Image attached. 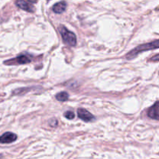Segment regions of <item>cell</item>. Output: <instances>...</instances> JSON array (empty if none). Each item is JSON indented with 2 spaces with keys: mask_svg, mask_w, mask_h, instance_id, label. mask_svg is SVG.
Wrapping results in <instances>:
<instances>
[{
  "mask_svg": "<svg viewBox=\"0 0 159 159\" xmlns=\"http://www.w3.org/2000/svg\"><path fill=\"white\" fill-rule=\"evenodd\" d=\"M158 40H156L153 42H150L148 43H145V44L140 45V46L137 47L134 49L132 50L131 51L128 53L126 56V58L127 59H132L134 57H136L138 54L141 52H144V51H149V50L152 49H158Z\"/></svg>",
  "mask_w": 159,
  "mask_h": 159,
  "instance_id": "6da1fadb",
  "label": "cell"
},
{
  "mask_svg": "<svg viewBox=\"0 0 159 159\" xmlns=\"http://www.w3.org/2000/svg\"><path fill=\"white\" fill-rule=\"evenodd\" d=\"M59 32L61 35L62 40L65 43L71 47L75 46L77 43V39H76V36L74 33L69 31L65 26H62V25L59 26Z\"/></svg>",
  "mask_w": 159,
  "mask_h": 159,
  "instance_id": "7a4b0ae2",
  "label": "cell"
},
{
  "mask_svg": "<svg viewBox=\"0 0 159 159\" xmlns=\"http://www.w3.org/2000/svg\"><path fill=\"white\" fill-rule=\"evenodd\" d=\"M31 61V59L29 56L24 55V54H20L18 57L15 58L10 59L4 61V64L6 65H25L28 64Z\"/></svg>",
  "mask_w": 159,
  "mask_h": 159,
  "instance_id": "3957f363",
  "label": "cell"
},
{
  "mask_svg": "<svg viewBox=\"0 0 159 159\" xmlns=\"http://www.w3.org/2000/svg\"><path fill=\"white\" fill-rule=\"evenodd\" d=\"M78 116L80 118L81 120H82L85 122H91V121L94 120L95 117L92 113H90L89 112L87 111L86 110L83 108H79L78 110Z\"/></svg>",
  "mask_w": 159,
  "mask_h": 159,
  "instance_id": "277c9868",
  "label": "cell"
},
{
  "mask_svg": "<svg viewBox=\"0 0 159 159\" xmlns=\"http://www.w3.org/2000/svg\"><path fill=\"white\" fill-rule=\"evenodd\" d=\"M17 139V136L12 132H6L0 136V144H9Z\"/></svg>",
  "mask_w": 159,
  "mask_h": 159,
  "instance_id": "5b68a950",
  "label": "cell"
},
{
  "mask_svg": "<svg viewBox=\"0 0 159 159\" xmlns=\"http://www.w3.org/2000/svg\"><path fill=\"white\" fill-rule=\"evenodd\" d=\"M16 5L18 6L19 8H20L23 10L26 11V12H33L34 11V7L32 5L29 4L28 2H26L24 0H16Z\"/></svg>",
  "mask_w": 159,
  "mask_h": 159,
  "instance_id": "8992f818",
  "label": "cell"
},
{
  "mask_svg": "<svg viewBox=\"0 0 159 159\" xmlns=\"http://www.w3.org/2000/svg\"><path fill=\"white\" fill-rule=\"evenodd\" d=\"M149 117H151L152 119L154 120H158V102H155V105L153 107H151L148 110V113Z\"/></svg>",
  "mask_w": 159,
  "mask_h": 159,
  "instance_id": "52a82bcc",
  "label": "cell"
},
{
  "mask_svg": "<svg viewBox=\"0 0 159 159\" xmlns=\"http://www.w3.org/2000/svg\"><path fill=\"white\" fill-rule=\"evenodd\" d=\"M67 7V4L65 2H57L56 4L54 5L52 9L55 13L60 14L62 13L65 11Z\"/></svg>",
  "mask_w": 159,
  "mask_h": 159,
  "instance_id": "ba28073f",
  "label": "cell"
},
{
  "mask_svg": "<svg viewBox=\"0 0 159 159\" xmlns=\"http://www.w3.org/2000/svg\"><path fill=\"white\" fill-rule=\"evenodd\" d=\"M68 97H69V95L66 92H61L56 95V99L61 102H65V101L68 100Z\"/></svg>",
  "mask_w": 159,
  "mask_h": 159,
  "instance_id": "9c48e42d",
  "label": "cell"
},
{
  "mask_svg": "<svg viewBox=\"0 0 159 159\" xmlns=\"http://www.w3.org/2000/svg\"><path fill=\"white\" fill-rule=\"evenodd\" d=\"M64 116H65V118L68 120H72L74 119L75 117V113L71 111H67L64 113Z\"/></svg>",
  "mask_w": 159,
  "mask_h": 159,
  "instance_id": "30bf717a",
  "label": "cell"
},
{
  "mask_svg": "<svg viewBox=\"0 0 159 159\" xmlns=\"http://www.w3.org/2000/svg\"><path fill=\"white\" fill-rule=\"evenodd\" d=\"M49 124H50V125L51 126V127H56V126H57V120H56L53 119V120H50Z\"/></svg>",
  "mask_w": 159,
  "mask_h": 159,
  "instance_id": "8fae6325",
  "label": "cell"
},
{
  "mask_svg": "<svg viewBox=\"0 0 159 159\" xmlns=\"http://www.w3.org/2000/svg\"><path fill=\"white\" fill-rule=\"evenodd\" d=\"M28 1L31 3H35V2H37V0H28Z\"/></svg>",
  "mask_w": 159,
  "mask_h": 159,
  "instance_id": "7c38bea8",
  "label": "cell"
},
{
  "mask_svg": "<svg viewBox=\"0 0 159 159\" xmlns=\"http://www.w3.org/2000/svg\"><path fill=\"white\" fill-rule=\"evenodd\" d=\"M1 157H2V156H1V155H0V158H1Z\"/></svg>",
  "mask_w": 159,
  "mask_h": 159,
  "instance_id": "4fadbf2b",
  "label": "cell"
}]
</instances>
